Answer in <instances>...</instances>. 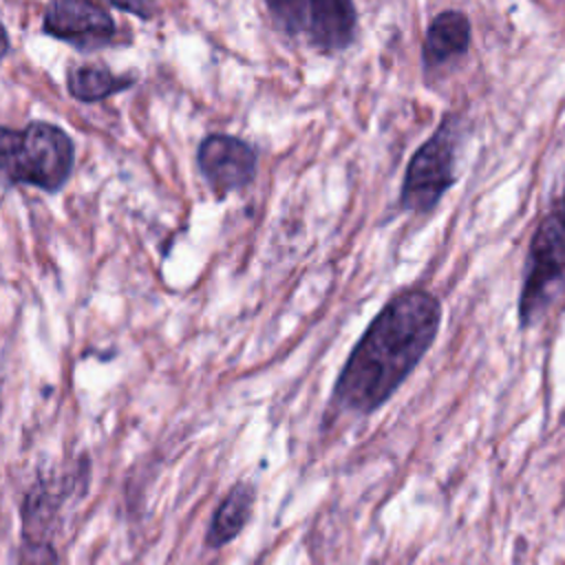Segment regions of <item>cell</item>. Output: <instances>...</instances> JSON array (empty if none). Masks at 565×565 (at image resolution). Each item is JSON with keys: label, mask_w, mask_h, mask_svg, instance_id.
Wrapping results in <instances>:
<instances>
[{"label": "cell", "mask_w": 565, "mask_h": 565, "mask_svg": "<svg viewBox=\"0 0 565 565\" xmlns=\"http://www.w3.org/2000/svg\"><path fill=\"white\" fill-rule=\"evenodd\" d=\"M441 305L426 289L395 294L349 353L331 393L342 413L371 415L411 375L435 342Z\"/></svg>", "instance_id": "6da1fadb"}, {"label": "cell", "mask_w": 565, "mask_h": 565, "mask_svg": "<svg viewBox=\"0 0 565 565\" xmlns=\"http://www.w3.org/2000/svg\"><path fill=\"white\" fill-rule=\"evenodd\" d=\"M90 481V459L79 455L68 463L42 468L20 501V565H57V536L64 512Z\"/></svg>", "instance_id": "7a4b0ae2"}, {"label": "cell", "mask_w": 565, "mask_h": 565, "mask_svg": "<svg viewBox=\"0 0 565 565\" xmlns=\"http://www.w3.org/2000/svg\"><path fill=\"white\" fill-rule=\"evenodd\" d=\"M75 163L71 137L55 124L33 121L22 130L0 126V179L60 190Z\"/></svg>", "instance_id": "3957f363"}, {"label": "cell", "mask_w": 565, "mask_h": 565, "mask_svg": "<svg viewBox=\"0 0 565 565\" xmlns=\"http://www.w3.org/2000/svg\"><path fill=\"white\" fill-rule=\"evenodd\" d=\"M565 280V190L552 203L534 236L530 238L523 285L519 296L521 327L534 324L547 305L554 289Z\"/></svg>", "instance_id": "277c9868"}, {"label": "cell", "mask_w": 565, "mask_h": 565, "mask_svg": "<svg viewBox=\"0 0 565 565\" xmlns=\"http://www.w3.org/2000/svg\"><path fill=\"white\" fill-rule=\"evenodd\" d=\"M459 119L446 115L435 132L415 150L406 166L399 203L415 214L430 212L455 183V148Z\"/></svg>", "instance_id": "5b68a950"}, {"label": "cell", "mask_w": 565, "mask_h": 565, "mask_svg": "<svg viewBox=\"0 0 565 565\" xmlns=\"http://www.w3.org/2000/svg\"><path fill=\"white\" fill-rule=\"evenodd\" d=\"M280 29L322 51H342L355 38L353 0H267Z\"/></svg>", "instance_id": "8992f818"}, {"label": "cell", "mask_w": 565, "mask_h": 565, "mask_svg": "<svg viewBox=\"0 0 565 565\" xmlns=\"http://www.w3.org/2000/svg\"><path fill=\"white\" fill-rule=\"evenodd\" d=\"M44 33L82 49L106 46L115 38V20L93 0H51Z\"/></svg>", "instance_id": "52a82bcc"}, {"label": "cell", "mask_w": 565, "mask_h": 565, "mask_svg": "<svg viewBox=\"0 0 565 565\" xmlns=\"http://www.w3.org/2000/svg\"><path fill=\"white\" fill-rule=\"evenodd\" d=\"M199 168L216 194L247 185L256 172V154L243 139L210 135L199 146Z\"/></svg>", "instance_id": "ba28073f"}, {"label": "cell", "mask_w": 565, "mask_h": 565, "mask_svg": "<svg viewBox=\"0 0 565 565\" xmlns=\"http://www.w3.org/2000/svg\"><path fill=\"white\" fill-rule=\"evenodd\" d=\"M254 503H256L254 483L236 481L223 494L218 505L214 508L207 530H205V536H203V545L207 550H218V547H225L227 543H232L245 530V525L252 521Z\"/></svg>", "instance_id": "9c48e42d"}, {"label": "cell", "mask_w": 565, "mask_h": 565, "mask_svg": "<svg viewBox=\"0 0 565 565\" xmlns=\"http://www.w3.org/2000/svg\"><path fill=\"white\" fill-rule=\"evenodd\" d=\"M470 44V22L461 11H441L437 13L424 35L422 60L426 68L446 64L452 57H459L468 51Z\"/></svg>", "instance_id": "30bf717a"}, {"label": "cell", "mask_w": 565, "mask_h": 565, "mask_svg": "<svg viewBox=\"0 0 565 565\" xmlns=\"http://www.w3.org/2000/svg\"><path fill=\"white\" fill-rule=\"evenodd\" d=\"M132 77H117L102 66H75L68 73V90L79 102H97L128 88Z\"/></svg>", "instance_id": "8fae6325"}, {"label": "cell", "mask_w": 565, "mask_h": 565, "mask_svg": "<svg viewBox=\"0 0 565 565\" xmlns=\"http://www.w3.org/2000/svg\"><path fill=\"white\" fill-rule=\"evenodd\" d=\"M108 2L115 4L117 9L135 13L139 18H150L157 11V2L154 0H108Z\"/></svg>", "instance_id": "7c38bea8"}, {"label": "cell", "mask_w": 565, "mask_h": 565, "mask_svg": "<svg viewBox=\"0 0 565 565\" xmlns=\"http://www.w3.org/2000/svg\"><path fill=\"white\" fill-rule=\"evenodd\" d=\"M7 51H9V38H7V31H4V26L0 24V57H2Z\"/></svg>", "instance_id": "4fadbf2b"}]
</instances>
